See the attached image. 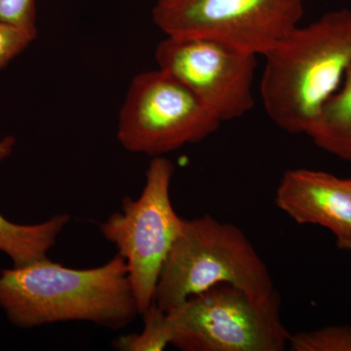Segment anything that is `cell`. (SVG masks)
I'll list each match as a JSON object with an SVG mask.
<instances>
[{
  "label": "cell",
  "mask_w": 351,
  "mask_h": 351,
  "mask_svg": "<svg viewBox=\"0 0 351 351\" xmlns=\"http://www.w3.org/2000/svg\"><path fill=\"white\" fill-rule=\"evenodd\" d=\"M0 307L24 329L85 321L121 330L140 315L126 262L119 254L93 269H71L46 258L0 270Z\"/></svg>",
  "instance_id": "6da1fadb"
},
{
  "label": "cell",
  "mask_w": 351,
  "mask_h": 351,
  "mask_svg": "<svg viewBox=\"0 0 351 351\" xmlns=\"http://www.w3.org/2000/svg\"><path fill=\"white\" fill-rule=\"evenodd\" d=\"M263 57L265 112L282 130L306 134L351 66V10L299 25Z\"/></svg>",
  "instance_id": "7a4b0ae2"
},
{
  "label": "cell",
  "mask_w": 351,
  "mask_h": 351,
  "mask_svg": "<svg viewBox=\"0 0 351 351\" xmlns=\"http://www.w3.org/2000/svg\"><path fill=\"white\" fill-rule=\"evenodd\" d=\"M219 284L258 299L277 292L267 265L239 226L210 215L184 219L157 281L154 304L168 313Z\"/></svg>",
  "instance_id": "3957f363"
},
{
  "label": "cell",
  "mask_w": 351,
  "mask_h": 351,
  "mask_svg": "<svg viewBox=\"0 0 351 351\" xmlns=\"http://www.w3.org/2000/svg\"><path fill=\"white\" fill-rule=\"evenodd\" d=\"M278 292L258 299L219 284L168 313L171 345L182 351H283L291 334L284 326Z\"/></svg>",
  "instance_id": "277c9868"
},
{
  "label": "cell",
  "mask_w": 351,
  "mask_h": 351,
  "mask_svg": "<svg viewBox=\"0 0 351 351\" xmlns=\"http://www.w3.org/2000/svg\"><path fill=\"white\" fill-rule=\"evenodd\" d=\"M174 172L167 158L154 157L141 195L124 197L121 210L100 226L101 235L126 262L140 315L154 302L161 269L184 223L171 202Z\"/></svg>",
  "instance_id": "5b68a950"
},
{
  "label": "cell",
  "mask_w": 351,
  "mask_h": 351,
  "mask_svg": "<svg viewBox=\"0 0 351 351\" xmlns=\"http://www.w3.org/2000/svg\"><path fill=\"white\" fill-rule=\"evenodd\" d=\"M221 123L186 85L158 68L131 80L117 136L126 151L157 157L205 140Z\"/></svg>",
  "instance_id": "8992f818"
},
{
  "label": "cell",
  "mask_w": 351,
  "mask_h": 351,
  "mask_svg": "<svg viewBox=\"0 0 351 351\" xmlns=\"http://www.w3.org/2000/svg\"><path fill=\"white\" fill-rule=\"evenodd\" d=\"M304 0H157L154 25L173 38H209L265 56L299 27Z\"/></svg>",
  "instance_id": "52a82bcc"
},
{
  "label": "cell",
  "mask_w": 351,
  "mask_h": 351,
  "mask_svg": "<svg viewBox=\"0 0 351 351\" xmlns=\"http://www.w3.org/2000/svg\"><path fill=\"white\" fill-rule=\"evenodd\" d=\"M154 56L159 69L186 85L221 122L239 119L255 105L254 53L218 39L166 36Z\"/></svg>",
  "instance_id": "ba28073f"
},
{
  "label": "cell",
  "mask_w": 351,
  "mask_h": 351,
  "mask_svg": "<svg viewBox=\"0 0 351 351\" xmlns=\"http://www.w3.org/2000/svg\"><path fill=\"white\" fill-rule=\"evenodd\" d=\"M276 203L295 223L323 226L332 233L339 249L351 250V178L288 170L276 189Z\"/></svg>",
  "instance_id": "9c48e42d"
},
{
  "label": "cell",
  "mask_w": 351,
  "mask_h": 351,
  "mask_svg": "<svg viewBox=\"0 0 351 351\" xmlns=\"http://www.w3.org/2000/svg\"><path fill=\"white\" fill-rule=\"evenodd\" d=\"M16 145L13 136L0 140V162L12 154ZM71 221L69 214H57L34 225H19L0 214V252L11 258L13 267H24L48 258L64 228Z\"/></svg>",
  "instance_id": "30bf717a"
},
{
  "label": "cell",
  "mask_w": 351,
  "mask_h": 351,
  "mask_svg": "<svg viewBox=\"0 0 351 351\" xmlns=\"http://www.w3.org/2000/svg\"><path fill=\"white\" fill-rule=\"evenodd\" d=\"M306 135L319 149L351 162V66Z\"/></svg>",
  "instance_id": "8fae6325"
},
{
  "label": "cell",
  "mask_w": 351,
  "mask_h": 351,
  "mask_svg": "<svg viewBox=\"0 0 351 351\" xmlns=\"http://www.w3.org/2000/svg\"><path fill=\"white\" fill-rule=\"evenodd\" d=\"M145 327L141 334H130L115 339L113 348L122 351H161L172 341V328L168 314L154 302L143 314Z\"/></svg>",
  "instance_id": "7c38bea8"
},
{
  "label": "cell",
  "mask_w": 351,
  "mask_h": 351,
  "mask_svg": "<svg viewBox=\"0 0 351 351\" xmlns=\"http://www.w3.org/2000/svg\"><path fill=\"white\" fill-rule=\"evenodd\" d=\"M292 351H351V327L332 325L291 335Z\"/></svg>",
  "instance_id": "4fadbf2b"
},
{
  "label": "cell",
  "mask_w": 351,
  "mask_h": 351,
  "mask_svg": "<svg viewBox=\"0 0 351 351\" xmlns=\"http://www.w3.org/2000/svg\"><path fill=\"white\" fill-rule=\"evenodd\" d=\"M0 24L38 34L36 0H0Z\"/></svg>",
  "instance_id": "5bb4252c"
},
{
  "label": "cell",
  "mask_w": 351,
  "mask_h": 351,
  "mask_svg": "<svg viewBox=\"0 0 351 351\" xmlns=\"http://www.w3.org/2000/svg\"><path fill=\"white\" fill-rule=\"evenodd\" d=\"M38 38V34L20 27L0 24V69L20 55Z\"/></svg>",
  "instance_id": "9a60e30c"
}]
</instances>
